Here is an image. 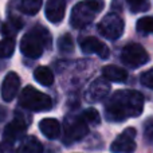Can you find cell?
Segmentation results:
<instances>
[{
	"instance_id": "cell-19",
	"label": "cell",
	"mask_w": 153,
	"mask_h": 153,
	"mask_svg": "<svg viewBox=\"0 0 153 153\" xmlns=\"http://www.w3.org/2000/svg\"><path fill=\"white\" fill-rule=\"evenodd\" d=\"M42 4H43V0H22L20 10L22 12L27 13V15H35L42 8Z\"/></svg>"
},
{
	"instance_id": "cell-9",
	"label": "cell",
	"mask_w": 153,
	"mask_h": 153,
	"mask_svg": "<svg viewBox=\"0 0 153 153\" xmlns=\"http://www.w3.org/2000/svg\"><path fill=\"white\" fill-rule=\"evenodd\" d=\"M109 91H110V83L108 79H105L103 76L97 78L90 83V86L86 90V97L87 102L90 103H97L100 101H102L103 98L108 97Z\"/></svg>"
},
{
	"instance_id": "cell-13",
	"label": "cell",
	"mask_w": 153,
	"mask_h": 153,
	"mask_svg": "<svg viewBox=\"0 0 153 153\" xmlns=\"http://www.w3.org/2000/svg\"><path fill=\"white\" fill-rule=\"evenodd\" d=\"M27 125H28V121L23 120V116H16V118L5 126L4 138L10 141H15L18 138H20L26 132Z\"/></svg>"
},
{
	"instance_id": "cell-15",
	"label": "cell",
	"mask_w": 153,
	"mask_h": 153,
	"mask_svg": "<svg viewBox=\"0 0 153 153\" xmlns=\"http://www.w3.org/2000/svg\"><path fill=\"white\" fill-rule=\"evenodd\" d=\"M102 76L108 79L109 82H125L128 79V73L126 70L121 69L114 65H109L102 69Z\"/></svg>"
},
{
	"instance_id": "cell-12",
	"label": "cell",
	"mask_w": 153,
	"mask_h": 153,
	"mask_svg": "<svg viewBox=\"0 0 153 153\" xmlns=\"http://www.w3.org/2000/svg\"><path fill=\"white\" fill-rule=\"evenodd\" d=\"M66 12V0H47L45 7L46 18L51 23H61Z\"/></svg>"
},
{
	"instance_id": "cell-25",
	"label": "cell",
	"mask_w": 153,
	"mask_h": 153,
	"mask_svg": "<svg viewBox=\"0 0 153 153\" xmlns=\"http://www.w3.org/2000/svg\"><path fill=\"white\" fill-rule=\"evenodd\" d=\"M140 82L143 86L148 87V89H153V69H149L148 71L143 73L140 76Z\"/></svg>"
},
{
	"instance_id": "cell-10",
	"label": "cell",
	"mask_w": 153,
	"mask_h": 153,
	"mask_svg": "<svg viewBox=\"0 0 153 153\" xmlns=\"http://www.w3.org/2000/svg\"><path fill=\"white\" fill-rule=\"evenodd\" d=\"M81 50L85 54H97L101 59H108V56L110 55V50L108 46L94 36H89L82 40Z\"/></svg>"
},
{
	"instance_id": "cell-24",
	"label": "cell",
	"mask_w": 153,
	"mask_h": 153,
	"mask_svg": "<svg viewBox=\"0 0 153 153\" xmlns=\"http://www.w3.org/2000/svg\"><path fill=\"white\" fill-rule=\"evenodd\" d=\"M81 117L87 122V125H98L100 124V114L95 109H87L81 113Z\"/></svg>"
},
{
	"instance_id": "cell-3",
	"label": "cell",
	"mask_w": 153,
	"mask_h": 153,
	"mask_svg": "<svg viewBox=\"0 0 153 153\" xmlns=\"http://www.w3.org/2000/svg\"><path fill=\"white\" fill-rule=\"evenodd\" d=\"M103 8V0H83L76 3L70 15V23L74 28H85L94 20L97 13H100Z\"/></svg>"
},
{
	"instance_id": "cell-5",
	"label": "cell",
	"mask_w": 153,
	"mask_h": 153,
	"mask_svg": "<svg viewBox=\"0 0 153 153\" xmlns=\"http://www.w3.org/2000/svg\"><path fill=\"white\" fill-rule=\"evenodd\" d=\"M125 28V23L122 20V18H120V15L117 13H108L102 20L98 23V32L102 35L103 38L109 40H116L122 35Z\"/></svg>"
},
{
	"instance_id": "cell-28",
	"label": "cell",
	"mask_w": 153,
	"mask_h": 153,
	"mask_svg": "<svg viewBox=\"0 0 153 153\" xmlns=\"http://www.w3.org/2000/svg\"><path fill=\"white\" fill-rule=\"evenodd\" d=\"M5 116H7V111H5V109L0 106V121H3V120L5 118Z\"/></svg>"
},
{
	"instance_id": "cell-26",
	"label": "cell",
	"mask_w": 153,
	"mask_h": 153,
	"mask_svg": "<svg viewBox=\"0 0 153 153\" xmlns=\"http://www.w3.org/2000/svg\"><path fill=\"white\" fill-rule=\"evenodd\" d=\"M0 153H18L13 141L4 140L3 143H0Z\"/></svg>"
},
{
	"instance_id": "cell-22",
	"label": "cell",
	"mask_w": 153,
	"mask_h": 153,
	"mask_svg": "<svg viewBox=\"0 0 153 153\" xmlns=\"http://www.w3.org/2000/svg\"><path fill=\"white\" fill-rule=\"evenodd\" d=\"M58 48H59V51L63 54L73 53V51H74V40H73V38L70 36L69 34L62 35L58 39Z\"/></svg>"
},
{
	"instance_id": "cell-27",
	"label": "cell",
	"mask_w": 153,
	"mask_h": 153,
	"mask_svg": "<svg viewBox=\"0 0 153 153\" xmlns=\"http://www.w3.org/2000/svg\"><path fill=\"white\" fill-rule=\"evenodd\" d=\"M144 136H145V140L148 141V143H153V120H149L145 124Z\"/></svg>"
},
{
	"instance_id": "cell-2",
	"label": "cell",
	"mask_w": 153,
	"mask_h": 153,
	"mask_svg": "<svg viewBox=\"0 0 153 153\" xmlns=\"http://www.w3.org/2000/svg\"><path fill=\"white\" fill-rule=\"evenodd\" d=\"M51 35L47 28L36 26L30 30L20 40V51L24 56L31 59H38L43 54V50L51 48Z\"/></svg>"
},
{
	"instance_id": "cell-4",
	"label": "cell",
	"mask_w": 153,
	"mask_h": 153,
	"mask_svg": "<svg viewBox=\"0 0 153 153\" xmlns=\"http://www.w3.org/2000/svg\"><path fill=\"white\" fill-rule=\"evenodd\" d=\"M19 105L27 110L35 111H48L53 108V101L47 94L39 91L32 86H26L19 97Z\"/></svg>"
},
{
	"instance_id": "cell-7",
	"label": "cell",
	"mask_w": 153,
	"mask_h": 153,
	"mask_svg": "<svg viewBox=\"0 0 153 153\" xmlns=\"http://www.w3.org/2000/svg\"><path fill=\"white\" fill-rule=\"evenodd\" d=\"M89 133V125L83 118L79 116L69 117L65 121V143L82 140Z\"/></svg>"
},
{
	"instance_id": "cell-17",
	"label": "cell",
	"mask_w": 153,
	"mask_h": 153,
	"mask_svg": "<svg viewBox=\"0 0 153 153\" xmlns=\"http://www.w3.org/2000/svg\"><path fill=\"white\" fill-rule=\"evenodd\" d=\"M22 27H23V20L15 15H12V16L10 15L8 20L5 22V23H3L1 31L7 38H12L18 34V31L22 28Z\"/></svg>"
},
{
	"instance_id": "cell-6",
	"label": "cell",
	"mask_w": 153,
	"mask_h": 153,
	"mask_svg": "<svg viewBox=\"0 0 153 153\" xmlns=\"http://www.w3.org/2000/svg\"><path fill=\"white\" fill-rule=\"evenodd\" d=\"M122 63L130 69H137L149 62V55L146 50L138 43H129L124 47L121 53Z\"/></svg>"
},
{
	"instance_id": "cell-16",
	"label": "cell",
	"mask_w": 153,
	"mask_h": 153,
	"mask_svg": "<svg viewBox=\"0 0 153 153\" xmlns=\"http://www.w3.org/2000/svg\"><path fill=\"white\" fill-rule=\"evenodd\" d=\"M19 153H43V145L36 137L27 136L22 140L19 146Z\"/></svg>"
},
{
	"instance_id": "cell-8",
	"label": "cell",
	"mask_w": 153,
	"mask_h": 153,
	"mask_svg": "<svg viewBox=\"0 0 153 153\" xmlns=\"http://www.w3.org/2000/svg\"><path fill=\"white\" fill-rule=\"evenodd\" d=\"M136 129L126 128L116 140L113 141L110 149L113 153H133L136 151Z\"/></svg>"
},
{
	"instance_id": "cell-23",
	"label": "cell",
	"mask_w": 153,
	"mask_h": 153,
	"mask_svg": "<svg viewBox=\"0 0 153 153\" xmlns=\"http://www.w3.org/2000/svg\"><path fill=\"white\" fill-rule=\"evenodd\" d=\"M132 12H145L149 10V0H126Z\"/></svg>"
},
{
	"instance_id": "cell-18",
	"label": "cell",
	"mask_w": 153,
	"mask_h": 153,
	"mask_svg": "<svg viewBox=\"0 0 153 153\" xmlns=\"http://www.w3.org/2000/svg\"><path fill=\"white\" fill-rule=\"evenodd\" d=\"M35 81L40 83L42 86H51L54 83V74L48 67L46 66H39L35 69L34 71Z\"/></svg>"
},
{
	"instance_id": "cell-14",
	"label": "cell",
	"mask_w": 153,
	"mask_h": 153,
	"mask_svg": "<svg viewBox=\"0 0 153 153\" xmlns=\"http://www.w3.org/2000/svg\"><path fill=\"white\" fill-rule=\"evenodd\" d=\"M39 129L50 140H55L61 136V124L55 118H43L39 122Z\"/></svg>"
},
{
	"instance_id": "cell-11",
	"label": "cell",
	"mask_w": 153,
	"mask_h": 153,
	"mask_svg": "<svg viewBox=\"0 0 153 153\" xmlns=\"http://www.w3.org/2000/svg\"><path fill=\"white\" fill-rule=\"evenodd\" d=\"M20 87V78L16 73L11 71L4 76V81L1 83V89H0V94L1 98L5 102H10L16 97Z\"/></svg>"
},
{
	"instance_id": "cell-1",
	"label": "cell",
	"mask_w": 153,
	"mask_h": 153,
	"mask_svg": "<svg viewBox=\"0 0 153 153\" xmlns=\"http://www.w3.org/2000/svg\"><path fill=\"white\" fill-rule=\"evenodd\" d=\"M144 110V97L137 90H118L105 103L108 121L122 122L130 117H138Z\"/></svg>"
},
{
	"instance_id": "cell-21",
	"label": "cell",
	"mask_w": 153,
	"mask_h": 153,
	"mask_svg": "<svg viewBox=\"0 0 153 153\" xmlns=\"http://www.w3.org/2000/svg\"><path fill=\"white\" fill-rule=\"evenodd\" d=\"M15 51V40L13 38H5L0 40V58H10Z\"/></svg>"
},
{
	"instance_id": "cell-20",
	"label": "cell",
	"mask_w": 153,
	"mask_h": 153,
	"mask_svg": "<svg viewBox=\"0 0 153 153\" xmlns=\"http://www.w3.org/2000/svg\"><path fill=\"white\" fill-rule=\"evenodd\" d=\"M136 30L143 35L153 34V18L152 16H144V18L138 19L137 24H136Z\"/></svg>"
}]
</instances>
